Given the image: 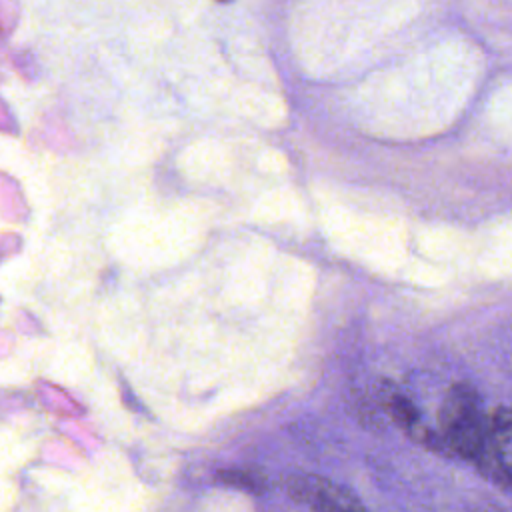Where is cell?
I'll use <instances>...</instances> for the list:
<instances>
[{
    "instance_id": "obj_1",
    "label": "cell",
    "mask_w": 512,
    "mask_h": 512,
    "mask_svg": "<svg viewBox=\"0 0 512 512\" xmlns=\"http://www.w3.org/2000/svg\"><path fill=\"white\" fill-rule=\"evenodd\" d=\"M436 436L446 452L478 468L484 450L486 416L482 414L478 392L468 382H456L446 392L438 410Z\"/></svg>"
},
{
    "instance_id": "obj_2",
    "label": "cell",
    "mask_w": 512,
    "mask_h": 512,
    "mask_svg": "<svg viewBox=\"0 0 512 512\" xmlns=\"http://www.w3.org/2000/svg\"><path fill=\"white\" fill-rule=\"evenodd\" d=\"M286 490L312 512H368L344 486L316 474L290 476L286 480Z\"/></svg>"
},
{
    "instance_id": "obj_3",
    "label": "cell",
    "mask_w": 512,
    "mask_h": 512,
    "mask_svg": "<svg viewBox=\"0 0 512 512\" xmlns=\"http://www.w3.org/2000/svg\"><path fill=\"white\" fill-rule=\"evenodd\" d=\"M510 464H512V416L506 406H498L486 418V436L484 450L478 470L500 484L502 488H510Z\"/></svg>"
},
{
    "instance_id": "obj_4",
    "label": "cell",
    "mask_w": 512,
    "mask_h": 512,
    "mask_svg": "<svg viewBox=\"0 0 512 512\" xmlns=\"http://www.w3.org/2000/svg\"><path fill=\"white\" fill-rule=\"evenodd\" d=\"M376 400L382 406V410L388 414V418L402 428L414 442L430 448V450H440V440L436 432H432L426 422L422 420L418 408L414 402L392 382L382 380L376 386Z\"/></svg>"
},
{
    "instance_id": "obj_5",
    "label": "cell",
    "mask_w": 512,
    "mask_h": 512,
    "mask_svg": "<svg viewBox=\"0 0 512 512\" xmlns=\"http://www.w3.org/2000/svg\"><path fill=\"white\" fill-rule=\"evenodd\" d=\"M222 482H228V484H236V486H242V488H258V482L260 478L254 474V472H244V470H230V472H224L222 474Z\"/></svg>"
}]
</instances>
